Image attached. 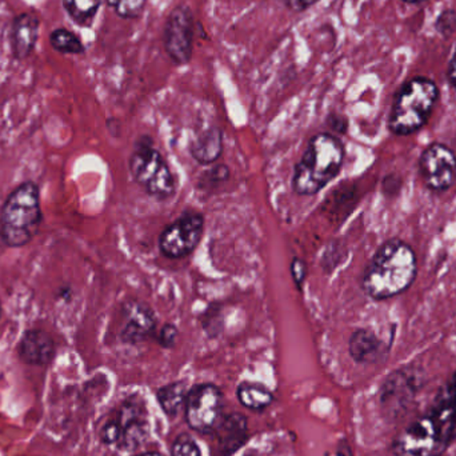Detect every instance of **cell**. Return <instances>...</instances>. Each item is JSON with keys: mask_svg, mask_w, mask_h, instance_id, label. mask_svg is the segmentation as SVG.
<instances>
[{"mask_svg": "<svg viewBox=\"0 0 456 456\" xmlns=\"http://www.w3.org/2000/svg\"><path fill=\"white\" fill-rule=\"evenodd\" d=\"M417 255L406 241L394 238L375 252L362 276V289L374 300L407 291L417 278Z\"/></svg>", "mask_w": 456, "mask_h": 456, "instance_id": "6da1fadb", "label": "cell"}, {"mask_svg": "<svg viewBox=\"0 0 456 456\" xmlns=\"http://www.w3.org/2000/svg\"><path fill=\"white\" fill-rule=\"evenodd\" d=\"M456 439V414L446 390L428 414L407 426L393 444L396 456H446Z\"/></svg>", "mask_w": 456, "mask_h": 456, "instance_id": "7a4b0ae2", "label": "cell"}, {"mask_svg": "<svg viewBox=\"0 0 456 456\" xmlns=\"http://www.w3.org/2000/svg\"><path fill=\"white\" fill-rule=\"evenodd\" d=\"M343 162L345 147L342 142L332 134H318L311 138L295 166L292 189L302 197L318 194L339 175Z\"/></svg>", "mask_w": 456, "mask_h": 456, "instance_id": "3957f363", "label": "cell"}, {"mask_svg": "<svg viewBox=\"0 0 456 456\" xmlns=\"http://www.w3.org/2000/svg\"><path fill=\"white\" fill-rule=\"evenodd\" d=\"M43 221L39 187L28 181L16 187L0 210V239L11 248L26 246Z\"/></svg>", "mask_w": 456, "mask_h": 456, "instance_id": "277c9868", "label": "cell"}, {"mask_svg": "<svg viewBox=\"0 0 456 456\" xmlns=\"http://www.w3.org/2000/svg\"><path fill=\"white\" fill-rule=\"evenodd\" d=\"M439 99V88L428 77L409 80L396 94L388 118V128L394 135L404 136L425 127Z\"/></svg>", "mask_w": 456, "mask_h": 456, "instance_id": "5b68a950", "label": "cell"}, {"mask_svg": "<svg viewBox=\"0 0 456 456\" xmlns=\"http://www.w3.org/2000/svg\"><path fill=\"white\" fill-rule=\"evenodd\" d=\"M130 171L134 181L151 197L167 200L175 194L174 174L150 136L136 139L130 157Z\"/></svg>", "mask_w": 456, "mask_h": 456, "instance_id": "8992f818", "label": "cell"}, {"mask_svg": "<svg viewBox=\"0 0 456 456\" xmlns=\"http://www.w3.org/2000/svg\"><path fill=\"white\" fill-rule=\"evenodd\" d=\"M203 231L205 216L198 211H186L160 233V252L168 259H182L197 249Z\"/></svg>", "mask_w": 456, "mask_h": 456, "instance_id": "52a82bcc", "label": "cell"}, {"mask_svg": "<svg viewBox=\"0 0 456 456\" xmlns=\"http://www.w3.org/2000/svg\"><path fill=\"white\" fill-rule=\"evenodd\" d=\"M184 410L190 428L200 434L214 433L224 410V394L210 383L195 386L187 394Z\"/></svg>", "mask_w": 456, "mask_h": 456, "instance_id": "ba28073f", "label": "cell"}, {"mask_svg": "<svg viewBox=\"0 0 456 456\" xmlns=\"http://www.w3.org/2000/svg\"><path fill=\"white\" fill-rule=\"evenodd\" d=\"M195 19L191 8L179 4L171 11L165 24L166 53L176 66H184L192 58L194 51Z\"/></svg>", "mask_w": 456, "mask_h": 456, "instance_id": "9c48e42d", "label": "cell"}, {"mask_svg": "<svg viewBox=\"0 0 456 456\" xmlns=\"http://www.w3.org/2000/svg\"><path fill=\"white\" fill-rule=\"evenodd\" d=\"M419 170L428 189L434 192L447 191L456 178L454 151L446 144H430L420 157Z\"/></svg>", "mask_w": 456, "mask_h": 456, "instance_id": "30bf717a", "label": "cell"}, {"mask_svg": "<svg viewBox=\"0 0 456 456\" xmlns=\"http://www.w3.org/2000/svg\"><path fill=\"white\" fill-rule=\"evenodd\" d=\"M112 419L119 428L120 438L117 446L125 452L138 449L150 434L146 406L136 398L123 402Z\"/></svg>", "mask_w": 456, "mask_h": 456, "instance_id": "8fae6325", "label": "cell"}, {"mask_svg": "<svg viewBox=\"0 0 456 456\" xmlns=\"http://www.w3.org/2000/svg\"><path fill=\"white\" fill-rule=\"evenodd\" d=\"M120 339L126 345H139L155 334L158 319L154 310L141 300H130L122 308Z\"/></svg>", "mask_w": 456, "mask_h": 456, "instance_id": "7c38bea8", "label": "cell"}, {"mask_svg": "<svg viewBox=\"0 0 456 456\" xmlns=\"http://www.w3.org/2000/svg\"><path fill=\"white\" fill-rule=\"evenodd\" d=\"M18 353L19 358L26 364L45 366L55 355V343L48 332L29 330L19 342Z\"/></svg>", "mask_w": 456, "mask_h": 456, "instance_id": "4fadbf2b", "label": "cell"}, {"mask_svg": "<svg viewBox=\"0 0 456 456\" xmlns=\"http://www.w3.org/2000/svg\"><path fill=\"white\" fill-rule=\"evenodd\" d=\"M40 21L34 13L24 12L16 16L11 31V47L16 59L31 55L39 37Z\"/></svg>", "mask_w": 456, "mask_h": 456, "instance_id": "5bb4252c", "label": "cell"}, {"mask_svg": "<svg viewBox=\"0 0 456 456\" xmlns=\"http://www.w3.org/2000/svg\"><path fill=\"white\" fill-rule=\"evenodd\" d=\"M348 351L356 363L374 364L385 358L387 347L371 330L359 329L351 335Z\"/></svg>", "mask_w": 456, "mask_h": 456, "instance_id": "9a60e30c", "label": "cell"}, {"mask_svg": "<svg viewBox=\"0 0 456 456\" xmlns=\"http://www.w3.org/2000/svg\"><path fill=\"white\" fill-rule=\"evenodd\" d=\"M214 433H216V444L222 456H230L238 452L248 438V426L246 417L241 414H231L218 423Z\"/></svg>", "mask_w": 456, "mask_h": 456, "instance_id": "2e32d148", "label": "cell"}, {"mask_svg": "<svg viewBox=\"0 0 456 456\" xmlns=\"http://www.w3.org/2000/svg\"><path fill=\"white\" fill-rule=\"evenodd\" d=\"M224 151V136L221 130L216 127L208 128V131L198 136L190 147L192 158L200 165H213L221 158Z\"/></svg>", "mask_w": 456, "mask_h": 456, "instance_id": "e0dca14e", "label": "cell"}, {"mask_svg": "<svg viewBox=\"0 0 456 456\" xmlns=\"http://www.w3.org/2000/svg\"><path fill=\"white\" fill-rule=\"evenodd\" d=\"M236 396L241 406L252 411H263L273 403V394L259 383L243 382L236 390Z\"/></svg>", "mask_w": 456, "mask_h": 456, "instance_id": "ac0fdd59", "label": "cell"}, {"mask_svg": "<svg viewBox=\"0 0 456 456\" xmlns=\"http://www.w3.org/2000/svg\"><path fill=\"white\" fill-rule=\"evenodd\" d=\"M187 386L184 382H174L158 390V401L168 417H176L186 404Z\"/></svg>", "mask_w": 456, "mask_h": 456, "instance_id": "d6986e66", "label": "cell"}, {"mask_svg": "<svg viewBox=\"0 0 456 456\" xmlns=\"http://www.w3.org/2000/svg\"><path fill=\"white\" fill-rule=\"evenodd\" d=\"M63 5L75 23L87 27L98 13L101 0H63Z\"/></svg>", "mask_w": 456, "mask_h": 456, "instance_id": "ffe728a7", "label": "cell"}, {"mask_svg": "<svg viewBox=\"0 0 456 456\" xmlns=\"http://www.w3.org/2000/svg\"><path fill=\"white\" fill-rule=\"evenodd\" d=\"M50 43L53 50L66 55H82L86 47L77 35L67 28H56L51 32Z\"/></svg>", "mask_w": 456, "mask_h": 456, "instance_id": "44dd1931", "label": "cell"}, {"mask_svg": "<svg viewBox=\"0 0 456 456\" xmlns=\"http://www.w3.org/2000/svg\"><path fill=\"white\" fill-rule=\"evenodd\" d=\"M107 4L125 19H135L143 13L147 0H106Z\"/></svg>", "mask_w": 456, "mask_h": 456, "instance_id": "7402d4cb", "label": "cell"}, {"mask_svg": "<svg viewBox=\"0 0 456 456\" xmlns=\"http://www.w3.org/2000/svg\"><path fill=\"white\" fill-rule=\"evenodd\" d=\"M171 456H202L200 446L191 436L183 434L174 442Z\"/></svg>", "mask_w": 456, "mask_h": 456, "instance_id": "603a6c76", "label": "cell"}, {"mask_svg": "<svg viewBox=\"0 0 456 456\" xmlns=\"http://www.w3.org/2000/svg\"><path fill=\"white\" fill-rule=\"evenodd\" d=\"M228 176H230V170H228L227 166H214L211 170L203 174L200 181V187H205V189H208V187H216L218 184L224 183L228 179Z\"/></svg>", "mask_w": 456, "mask_h": 456, "instance_id": "cb8c5ba5", "label": "cell"}, {"mask_svg": "<svg viewBox=\"0 0 456 456\" xmlns=\"http://www.w3.org/2000/svg\"><path fill=\"white\" fill-rule=\"evenodd\" d=\"M289 270H291L292 281H294L295 286L299 291H302L305 278H307V265L300 257H294L291 265H289Z\"/></svg>", "mask_w": 456, "mask_h": 456, "instance_id": "d4e9b609", "label": "cell"}, {"mask_svg": "<svg viewBox=\"0 0 456 456\" xmlns=\"http://www.w3.org/2000/svg\"><path fill=\"white\" fill-rule=\"evenodd\" d=\"M179 331L173 323L165 324L158 335V343L163 348H173L178 339Z\"/></svg>", "mask_w": 456, "mask_h": 456, "instance_id": "484cf974", "label": "cell"}, {"mask_svg": "<svg viewBox=\"0 0 456 456\" xmlns=\"http://www.w3.org/2000/svg\"><path fill=\"white\" fill-rule=\"evenodd\" d=\"M318 2L319 0H286V4L289 10L295 11V12H303Z\"/></svg>", "mask_w": 456, "mask_h": 456, "instance_id": "4316f807", "label": "cell"}, {"mask_svg": "<svg viewBox=\"0 0 456 456\" xmlns=\"http://www.w3.org/2000/svg\"><path fill=\"white\" fill-rule=\"evenodd\" d=\"M331 118L334 119V122L329 119L330 127H331L332 130L337 131V133L345 134L346 131H347V119H345L343 117H339V115H332Z\"/></svg>", "mask_w": 456, "mask_h": 456, "instance_id": "83f0119b", "label": "cell"}, {"mask_svg": "<svg viewBox=\"0 0 456 456\" xmlns=\"http://www.w3.org/2000/svg\"><path fill=\"white\" fill-rule=\"evenodd\" d=\"M447 75H449L450 83H452V87H454L456 91V48L454 55H452V61H450L449 72H447Z\"/></svg>", "mask_w": 456, "mask_h": 456, "instance_id": "f1b7e54d", "label": "cell"}, {"mask_svg": "<svg viewBox=\"0 0 456 456\" xmlns=\"http://www.w3.org/2000/svg\"><path fill=\"white\" fill-rule=\"evenodd\" d=\"M447 391H449V396L452 399V407H454L456 414V372L452 383H450V386H447Z\"/></svg>", "mask_w": 456, "mask_h": 456, "instance_id": "f546056e", "label": "cell"}, {"mask_svg": "<svg viewBox=\"0 0 456 456\" xmlns=\"http://www.w3.org/2000/svg\"><path fill=\"white\" fill-rule=\"evenodd\" d=\"M338 456H353V452H351L347 442H342V444H339V447H338Z\"/></svg>", "mask_w": 456, "mask_h": 456, "instance_id": "4dcf8cb0", "label": "cell"}, {"mask_svg": "<svg viewBox=\"0 0 456 456\" xmlns=\"http://www.w3.org/2000/svg\"><path fill=\"white\" fill-rule=\"evenodd\" d=\"M138 456H165V455H162V454H160V452H144V454H141Z\"/></svg>", "mask_w": 456, "mask_h": 456, "instance_id": "1f68e13d", "label": "cell"}, {"mask_svg": "<svg viewBox=\"0 0 456 456\" xmlns=\"http://www.w3.org/2000/svg\"><path fill=\"white\" fill-rule=\"evenodd\" d=\"M403 2H406V3H418V2H422V0H403Z\"/></svg>", "mask_w": 456, "mask_h": 456, "instance_id": "d6a6232c", "label": "cell"}, {"mask_svg": "<svg viewBox=\"0 0 456 456\" xmlns=\"http://www.w3.org/2000/svg\"><path fill=\"white\" fill-rule=\"evenodd\" d=\"M0 318H2V303H0Z\"/></svg>", "mask_w": 456, "mask_h": 456, "instance_id": "836d02e7", "label": "cell"}]
</instances>
